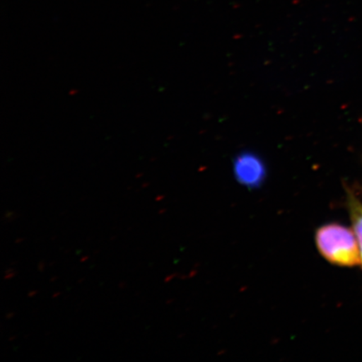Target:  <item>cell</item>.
<instances>
[{
	"label": "cell",
	"instance_id": "cell-13",
	"mask_svg": "<svg viewBox=\"0 0 362 362\" xmlns=\"http://www.w3.org/2000/svg\"><path fill=\"white\" fill-rule=\"evenodd\" d=\"M57 277H53L51 279V282H54V281H56Z\"/></svg>",
	"mask_w": 362,
	"mask_h": 362
},
{
	"label": "cell",
	"instance_id": "cell-15",
	"mask_svg": "<svg viewBox=\"0 0 362 362\" xmlns=\"http://www.w3.org/2000/svg\"><path fill=\"white\" fill-rule=\"evenodd\" d=\"M16 337H12L10 338V341H12L13 339H15Z\"/></svg>",
	"mask_w": 362,
	"mask_h": 362
},
{
	"label": "cell",
	"instance_id": "cell-1",
	"mask_svg": "<svg viewBox=\"0 0 362 362\" xmlns=\"http://www.w3.org/2000/svg\"><path fill=\"white\" fill-rule=\"evenodd\" d=\"M315 244L320 255L329 264L343 268L361 264L356 234L346 226L332 223L320 226L315 232Z\"/></svg>",
	"mask_w": 362,
	"mask_h": 362
},
{
	"label": "cell",
	"instance_id": "cell-16",
	"mask_svg": "<svg viewBox=\"0 0 362 362\" xmlns=\"http://www.w3.org/2000/svg\"><path fill=\"white\" fill-rule=\"evenodd\" d=\"M53 264H55V262H52V264H49V266H52Z\"/></svg>",
	"mask_w": 362,
	"mask_h": 362
},
{
	"label": "cell",
	"instance_id": "cell-12",
	"mask_svg": "<svg viewBox=\"0 0 362 362\" xmlns=\"http://www.w3.org/2000/svg\"><path fill=\"white\" fill-rule=\"evenodd\" d=\"M89 259L88 256L83 257V259H81V262H85Z\"/></svg>",
	"mask_w": 362,
	"mask_h": 362
},
{
	"label": "cell",
	"instance_id": "cell-5",
	"mask_svg": "<svg viewBox=\"0 0 362 362\" xmlns=\"http://www.w3.org/2000/svg\"><path fill=\"white\" fill-rule=\"evenodd\" d=\"M45 267V262L43 261L40 262V264L38 265L39 271H40V272L44 271Z\"/></svg>",
	"mask_w": 362,
	"mask_h": 362
},
{
	"label": "cell",
	"instance_id": "cell-9",
	"mask_svg": "<svg viewBox=\"0 0 362 362\" xmlns=\"http://www.w3.org/2000/svg\"><path fill=\"white\" fill-rule=\"evenodd\" d=\"M23 241H24V238H18L16 240V243L19 244V243H22Z\"/></svg>",
	"mask_w": 362,
	"mask_h": 362
},
{
	"label": "cell",
	"instance_id": "cell-17",
	"mask_svg": "<svg viewBox=\"0 0 362 362\" xmlns=\"http://www.w3.org/2000/svg\"><path fill=\"white\" fill-rule=\"evenodd\" d=\"M116 239V237H112L110 240L111 241H112V240H115Z\"/></svg>",
	"mask_w": 362,
	"mask_h": 362
},
{
	"label": "cell",
	"instance_id": "cell-10",
	"mask_svg": "<svg viewBox=\"0 0 362 362\" xmlns=\"http://www.w3.org/2000/svg\"><path fill=\"white\" fill-rule=\"evenodd\" d=\"M13 272H15V269H8L6 271V274L13 273Z\"/></svg>",
	"mask_w": 362,
	"mask_h": 362
},
{
	"label": "cell",
	"instance_id": "cell-14",
	"mask_svg": "<svg viewBox=\"0 0 362 362\" xmlns=\"http://www.w3.org/2000/svg\"><path fill=\"white\" fill-rule=\"evenodd\" d=\"M84 281V279H81L80 280H78V284L81 283V282H83Z\"/></svg>",
	"mask_w": 362,
	"mask_h": 362
},
{
	"label": "cell",
	"instance_id": "cell-3",
	"mask_svg": "<svg viewBox=\"0 0 362 362\" xmlns=\"http://www.w3.org/2000/svg\"><path fill=\"white\" fill-rule=\"evenodd\" d=\"M346 203L353 230H354L357 242H358L362 265V202L355 196L354 193H352L350 189H347Z\"/></svg>",
	"mask_w": 362,
	"mask_h": 362
},
{
	"label": "cell",
	"instance_id": "cell-11",
	"mask_svg": "<svg viewBox=\"0 0 362 362\" xmlns=\"http://www.w3.org/2000/svg\"><path fill=\"white\" fill-rule=\"evenodd\" d=\"M59 296H61V292H57V293H54L52 297H53V298H57V297H58Z\"/></svg>",
	"mask_w": 362,
	"mask_h": 362
},
{
	"label": "cell",
	"instance_id": "cell-2",
	"mask_svg": "<svg viewBox=\"0 0 362 362\" xmlns=\"http://www.w3.org/2000/svg\"><path fill=\"white\" fill-rule=\"evenodd\" d=\"M233 171L237 181L249 189L259 188L267 176L264 162L251 152L242 153L235 158Z\"/></svg>",
	"mask_w": 362,
	"mask_h": 362
},
{
	"label": "cell",
	"instance_id": "cell-4",
	"mask_svg": "<svg viewBox=\"0 0 362 362\" xmlns=\"http://www.w3.org/2000/svg\"><path fill=\"white\" fill-rule=\"evenodd\" d=\"M16 275V271L13 272V273L6 274V276H4V279L10 280V279H13V277H15Z\"/></svg>",
	"mask_w": 362,
	"mask_h": 362
},
{
	"label": "cell",
	"instance_id": "cell-6",
	"mask_svg": "<svg viewBox=\"0 0 362 362\" xmlns=\"http://www.w3.org/2000/svg\"><path fill=\"white\" fill-rule=\"evenodd\" d=\"M38 291H30L29 293H28V297L30 298H33L34 296H36V294H37Z\"/></svg>",
	"mask_w": 362,
	"mask_h": 362
},
{
	"label": "cell",
	"instance_id": "cell-7",
	"mask_svg": "<svg viewBox=\"0 0 362 362\" xmlns=\"http://www.w3.org/2000/svg\"><path fill=\"white\" fill-rule=\"evenodd\" d=\"M15 315H16V314H15V313H13V312H11V313H8V314L6 315V318H7V319H11V318H13V316H15Z\"/></svg>",
	"mask_w": 362,
	"mask_h": 362
},
{
	"label": "cell",
	"instance_id": "cell-8",
	"mask_svg": "<svg viewBox=\"0 0 362 362\" xmlns=\"http://www.w3.org/2000/svg\"><path fill=\"white\" fill-rule=\"evenodd\" d=\"M126 283L125 282H121L119 284V287L120 288H124L126 287Z\"/></svg>",
	"mask_w": 362,
	"mask_h": 362
}]
</instances>
